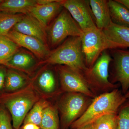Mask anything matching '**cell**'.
Returning <instances> with one entry per match:
<instances>
[{
	"label": "cell",
	"mask_w": 129,
	"mask_h": 129,
	"mask_svg": "<svg viewBox=\"0 0 129 129\" xmlns=\"http://www.w3.org/2000/svg\"><path fill=\"white\" fill-rule=\"evenodd\" d=\"M53 65H41L31 77V83L41 98L48 100L57 94V74Z\"/></svg>",
	"instance_id": "8"
},
{
	"label": "cell",
	"mask_w": 129,
	"mask_h": 129,
	"mask_svg": "<svg viewBox=\"0 0 129 129\" xmlns=\"http://www.w3.org/2000/svg\"><path fill=\"white\" fill-rule=\"evenodd\" d=\"M47 99L41 98L29 112L23 123V125L32 123L40 126L44 109L50 103Z\"/></svg>",
	"instance_id": "23"
},
{
	"label": "cell",
	"mask_w": 129,
	"mask_h": 129,
	"mask_svg": "<svg viewBox=\"0 0 129 129\" xmlns=\"http://www.w3.org/2000/svg\"><path fill=\"white\" fill-rule=\"evenodd\" d=\"M97 27L103 30L108 27L111 21L108 1L88 0Z\"/></svg>",
	"instance_id": "16"
},
{
	"label": "cell",
	"mask_w": 129,
	"mask_h": 129,
	"mask_svg": "<svg viewBox=\"0 0 129 129\" xmlns=\"http://www.w3.org/2000/svg\"><path fill=\"white\" fill-rule=\"evenodd\" d=\"M78 129H95L94 123L86 125Z\"/></svg>",
	"instance_id": "30"
},
{
	"label": "cell",
	"mask_w": 129,
	"mask_h": 129,
	"mask_svg": "<svg viewBox=\"0 0 129 129\" xmlns=\"http://www.w3.org/2000/svg\"><path fill=\"white\" fill-rule=\"evenodd\" d=\"M124 95L126 99H128L129 100V89Z\"/></svg>",
	"instance_id": "32"
},
{
	"label": "cell",
	"mask_w": 129,
	"mask_h": 129,
	"mask_svg": "<svg viewBox=\"0 0 129 129\" xmlns=\"http://www.w3.org/2000/svg\"><path fill=\"white\" fill-rule=\"evenodd\" d=\"M20 129H40L39 126L32 123L23 125Z\"/></svg>",
	"instance_id": "29"
},
{
	"label": "cell",
	"mask_w": 129,
	"mask_h": 129,
	"mask_svg": "<svg viewBox=\"0 0 129 129\" xmlns=\"http://www.w3.org/2000/svg\"><path fill=\"white\" fill-rule=\"evenodd\" d=\"M81 37L85 62L88 68L93 66L104 51L119 49L108 39L103 30L96 27L83 31Z\"/></svg>",
	"instance_id": "5"
},
{
	"label": "cell",
	"mask_w": 129,
	"mask_h": 129,
	"mask_svg": "<svg viewBox=\"0 0 129 129\" xmlns=\"http://www.w3.org/2000/svg\"><path fill=\"white\" fill-rule=\"evenodd\" d=\"M119 2L125 6L129 9V0H117Z\"/></svg>",
	"instance_id": "31"
},
{
	"label": "cell",
	"mask_w": 129,
	"mask_h": 129,
	"mask_svg": "<svg viewBox=\"0 0 129 129\" xmlns=\"http://www.w3.org/2000/svg\"><path fill=\"white\" fill-rule=\"evenodd\" d=\"M1 12V11H0V13Z\"/></svg>",
	"instance_id": "35"
},
{
	"label": "cell",
	"mask_w": 129,
	"mask_h": 129,
	"mask_svg": "<svg viewBox=\"0 0 129 129\" xmlns=\"http://www.w3.org/2000/svg\"><path fill=\"white\" fill-rule=\"evenodd\" d=\"M85 95L75 92H66L58 101L60 128L69 129L71 124L80 117L88 107Z\"/></svg>",
	"instance_id": "6"
},
{
	"label": "cell",
	"mask_w": 129,
	"mask_h": 129,
	"mask_svg": "<svg viewBox=\"0 0 129 129\" xmlns=\"http://www.w3.org/2000/svg\"><path fill=\"white\" fill-rule=\"evenodd\" d=\"M41 97L31 83L14 92L0 95V102L8 111L14 129H20L26 115Z\"/></svg>",
	"instance_id": "1"
},
{
	"label": "cell",
	"mask_w": 129,
	"mask_h": 129,
	"mask_svg": "<svg viewBox=\"0 0 129 129\" xmlns=\"http://www.w3.org/2000/svg\"><path fill=\"white\" fill-rule=\"evenodd\" d=\"M1 102H0V107H1Z\"/></svg>",
	"instance_id": "34"
},
{
	"label": "cell",
	"mask_w": 129,
	"mask_h": 129,
	"mask_svg": "<svg viewBox=\"0 0 129 129\" xmlns=\"http://www.w3.org/2000/svg\"><path fill=\"white\" fill-rule=\"evenodd\" d=\"M6 36L19 46L26 48L32 52L41 61L47 59L50 53V48L35 37L21 34L12 29Z\"/></svg>",
	"instance_id": "11"
},
{
	"label": "cell",
	"mask_w": 129,
	"mask_h": 129,
	"mask_svg": "<svg viewBox=\"0 0 129 129\" xmlns=\"http://www.w3.org/2000/svg\"><path fill=\"white\" fill-rule=\"evenodd\" d=\"M118 89L96 97L81 116L70 125L71 129H78L92 123L105 115L116 114L118 109L126 101Z\"/></svg>",
	"instance_id": "2"
},
{
	"label": "cell",
	"mask_w": 129,
	"mask_h": 129,
	"mask_svg": "<svg viewBox=\"0 0 129 129\" xmlns=\"http://www.w3.org/2000/svg\"><path fill=\"white\" fill-rule=\"evenodd\" d=\"M62 4L83 32L96 27L88 0H62Z\"/></svg>",
	"instance_id": "9"
},
{
	"label": "cell",
	"mask_w": 129,
	"mask_h": 129,
	"mask_svg": "<svg viewBox=\"0 0 129 129\" xmlns=\"http://www.w3.org/2000/svg\"><path fill=\"white\" fill-rule=\"evenodd\" d=\"M23 15L0 13V35L6 36L14 25L21 21Z\"/></svg>",
	"instance_id": "24"
},
{
	"label": "cell",
	"mask_w": 129,
	"mask_h": 129,
	"mask_svg": "<svg viewBox=\"0 0 129 129\" xmlns=\"http://www.w3.org/2000/svg\"><path fill=\"white\" fill-rule=\"evenodd\" d=\"M41 62L32 52L21 47L5 66L23 72L31 77L41 66Z\"/></svg>",
	"instance_id": "13"
},
{
	"label": "cell",
	"mask_w": 129,
	"mask_h": 129,
	"mask_svg": "<svg viewBox=\"0 0 129 129\" xmlns=\"http://www.w3.org/2000/svg\"><path fill=\"white\" fill-rule=\"evenodd\" d=\"M31 77L24 73L7 68L5 80V92L17 91L30 83Z\"/></svg>",
	"instance_id": "17"
},
{
	"label": "cell",
	"mask_w": 129,
	"mask_h": 129,
	"mask_svg": "<svg viewBox=\"0 0 129 129\" xmlns=\"http://www.w3.org/2000/svg\"><path fill=\"white\" fill-rule=\"evenodd\" d=\"M116 129H129V105L123 107L119 112Z\"/></svg>",
	"instance_id": "26"
},
{
	"label": "cell",
	"mask_w": 129,
	"mask_h": 129,
	"mask_svg": "<svg viewBox=\"0 0 129 129\" xmlns=\"http://www.w3.org/2000/svg\"><path fill=\"white\" fill-rule=\"evenodd\" d=\"M12 29L35 37L49 47L46 28L29 13L24 14L22 19Z\"/></svg>",
	"instance_id": "14"
},
{
	"label": "cell",
	"mask_w": 129,
	"mask_h": 129,
	"mask_svg": "<svg viewBox=\"0 0 129 129\" xmlns=\"http://www.w3.org/2000/svg\"><path fill=\"white\" fill-rule=\"evenodd\" d=\"M108 5L112 22L129 27V9L117 0H109Z\"/></svg>",
	"instance_id": "20"
},
{
	"label": "cell",
	"mask_w": 129,
	"mask_h": 129,
	"mask_svg": "<svg viewBox=\"0 0 129 129\" xmlns=\"http://www.w3.org/2000/svg\"><path fill=\"white\" fill-rule=\"evenodd\" d=\"M3 0H0V4H1V3H2L3 2Z\"/></svg>",
	"instance_id": "33"
},
{
	"label": "cell",
	"mask_w": 129,
	"mask_h": 129,
	"mask_svg": "<svg viewBox=\"0 0 129 129\" xmlns=\"http://www.w3.org/2000/svg\"><path fill=\"white\" fill-rule=\"evenodd\" d=\"M41 65H64L83 75L88 68L86 66L81 37H70L53 50Z\"/></svg>",
	"instance_id": "3"
},
{
	"label": "cell",
	"mask_w": 129,
	"mask_h": 129,
	"mask_svg": "<svg viewBox=\"0 0 129 129\" xmlns=\"http://www.w3.org/2000/svg\"><path fill=\"white\" fill-rule=\"evenodd\" d=\"M62 2V0H55L45 5L37 4L29 13L46 28L63 8Z\"/></svg>",
	"instance_id": "15"
},
{
	"label": "cell",
	"mask_w": 129,
	"mask_h": 129,
	"mask_svg": "<svg viewBox=\"0 0 129 129\" xmlns=\"http://www.w3.org/2000/svg\"><path fill=\"white\" fill-rule=\"evenodd\" d=\"M7 68L0 65V95L5 92V83Z\"/></svg>",
	"instance_id": "28"
},
{
	"label": "cell",
	"mask_w": 129,
	"mask_h": 129,
	"mask_svg": "<svg viewBox=\"0 0 129 129\" xmlns=\"http://www.w3.org/2000/svg\"><path fill=\"white\" fill-rule=\"evenodd\" d=\"M40 129H60V119L56 105L52 103L44 109L40 126Z\"/></svg>",
	"instance_id": "21"
},
{
	"label": "cell",
	"mask_w": 129,
	"mask_h": 129,
	"mask_svg": "<svg viewBox=\"0 0 129 129\" xmlns=\"http://www.w3.org/2000/svg\"><path fill=\"white\" fill-rule=\"evenodd\" d=\"M118 115L110 114L102 117L94 122L95 129H116Z\"/></svg>",
	"instance_id": "25"
},
{
	"label": "cell",
	"mask_w": 129,
	"mask_h": 129,
	"mask_svg": "<svg viewBox=\"0 0 129 129\" xmlns=\"http://www.w3.org/2000/svg\"><path fill=\"white\" fill-rule=\"evenodd\" d=\"M21 48L7 36L0 35V65L5 66Z\"/></svg>",
	"instance_id": "22"
},
{
	"label": "cell",
	"mask_w": 129,
	"mask_h": 129,
	"mask_svg": "<svg viewBox=\"0 0 129 129\" xmlns=\"http://www.w3.org/2000/svg\"><path fill=\"white\" fill-rule=\"evenodd\" d=\"M49 48H56L66 39L70 37H81L83 30L69 12L63 8L46 28Z\"/></svg>",
	"instance_id": "4"
},
{
	"label": "cell",
	"mask_w": 129,
	"mask_h": 129,
	"mask_svg": "<svg viewBox=\"0 0 129 129\" xmlns=\"http://www.w3.org/2000/svg\"><path fill=\"white\" fill-rule=\"evenodd\" d=\"M0 129H14L11 115L2 105L0 107Z\"/></svg>",
	"instance_id": "27"
},
{
	"label": "cell",
	"mask_w": 129,
	"mask_h": 129,
	"mask_svg": "<svg viewBox=\"0 0 129 129\" xmlns=\"http://www.w3.org/2000/svg\"><path fill=\"white\" fill-rule=\"evenodd\" d=\"M60 87L63 92H75L88 97L94 96L89 84L83 75L64 65L55 66Z\"/></svg>",
	"instance_id": "7"
},
{
	"label": "cell",
	"mask_w": 129,
	"mask_h": 129,
	"mask_svg": "<svg viewBox=\"0 0 129 129\" xmlns=\"http://www.w3.org/2000/svg\"><path fill=\"white\" fill-rule=\"evenodd\" d=\"M112 58L107 51H104L91 68H88L83 74L90 84L105 87H115L108 80L109 67Z\"/></svg>",
	"instance_id": "10"
},
{
	"label": "cell",
	"mask_w": 129,
	"mask_h": 129,
	"mask_svg": "<svg viewBox=\"0 0 129 129\" xmlns=\"http://www.w3.org/2000/svg\"><path fill=\"white\" fill-rule=\"evenodd\" d=\"M114 64V80L120 83L122 92L129 89V51L122 49L111 50Z\"/></svg>",
	"instance_id": "12"
},
{
	"label": "cell",
	"mask_w": 129,
	"mask_h": 129,
	"mask_svg": "<svg viewBox=\"0 0 129 129\" xmlns=\"http://www.w3.org/2000/svg\"><path fill=\"white\" fill-rule=\"evenodd\" d=\"M104 34L119 49L129 48V27L115 24L111 22L103 29Z\"/></svg>",
	"instance_id": "18"
},
{
	"label": "cell",
	"mask_w": 129,
	"mask_h": 129,
	"mask_svg": "<svg viewBox=\"0 0 129 129\" xmlns=\"http://www.w3.org/2000/svg\"><path fill=\"white\" fill-rule=\"evenodd\" d=\"M37 5L36 0H5L0 4V11L9 14H26Z\"/></svg>",
	"instance_id": "19"
}]
</instances>
